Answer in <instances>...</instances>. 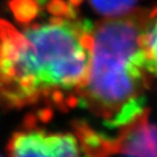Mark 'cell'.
Listing matches in <instances>:
<instances>
[{
  "label": "cell",
  "instance_id": "obj_1",
  "mask_svg": "<svg viewBox=\"0 0 157 157\" xmlns=\"http://www.w3.org/2000/svg\"><path fill=\"white\" fill-rule=\"evenodd\" d=\"M92 30L89 20L26 26L27 42L15 45L12 59L0 58V109L35 108L51 115L77 106L90 58L79 37Z\"/></svg>",
  "mask_w": 157,
  "mask_h": 157
},
{
  "label": "cell",
  "instance_id": "obj_2",
  "mask_svg": "<svg viewBox=\"0 0 157 157\" xmlns=\"http://www.w3.org/2000/svg\"><path fill=\"white\" fill-rule=\"evenodd\" d=\"M148 12L137 8L124 17H109L93 26L87 76L79 102L112 127L137 117L151 83L140 34Z\"/></svg>",
  "mask_w": 157,
  "mask_h": 157
},
{
  "label": "cell",
  "instance_id": "obj_3",
  "mask_svg": "<svg viewBox=\"0 0 157 157\" xmlns=\"http://www.w3.org/2000/svg\"><path fill=\"white\" fill-rule=\"evenodd\" d=\"M119 128L117 136L107 137L79 124L77 136L83 157H157V124H150L147 109Z\"/></svg>",
  "mask_w": 157,
  "mask_h": 157
},
{
  "label": "cell",
  "instance_id": "obj_4",
  "mask_svg": "<svg viewBox=\"0 0 157 157\" xmlns=\"http://www.w3.org/2000/svg\"><path fill=\"white\" fill-rule=\"evenodd\" d=\"M7 152L8 157H83L75 133L49 130L35 118L12 135Z\"/></svg>",
  "mask_w": 157,
  "mask_h": 157
},
{
  "label": "cell",
  "instance_id": "obj_5",
  "mask_svg": "<svg viewBox=\"0 0 157 157\" xmlns=\"http://www.w3.org/2000/svg\"><path fill=\"white\" fill-rule=\"evenodd\" d=\"M140 45L149 73L157 77V6L148 14L146 27L140 34Z\"/></svg>",
  "mask_w": 157,
  "mask_h": 157
},
{
  "label": "cell",
  "instance_id": "obj_6",
  "mask_svg": "<svg viewBox=\"0 0 157 157\" xmlns=\"http://www.w3.org/2000/svg\"><path fill=\"white\" fill-rule=\"evenodd\" d=\"M98 14L106 17H124L135 10L140 0H89Z\"/></svg>",
  "mask_w": 157,
  "mask_h": 157
},
{
  "label": "cell",
  "instance_id": "obj_7",
  "mask_svg": "<svg viewBox=\"0 0 157 157\" xmlns=\"http://www.w3.org/2000/svg\"><path fill=\"white\" fill-rule=\"evenodd\" d=\"M8 7L17 22L22 26L32 22L39 15H43L42 8L34 0H10Z\"/></svg>",
  "mask_w": 157,
  "mask_h": 157
},
{
  "label": "cell",
  "instance_id": "obj_8",
  "mask_svg": "<svg viewBox=\"0 0 157 157\" xmlns=\"http://www.w3.org/2000/svg\"><path fill=\"white\" fill-rule=\"evenodd\" d=\"M69 5L65 0H49L45 4V8L55 17H65L69 10Z\"/></svg>",
  "mask_w": 157,
  "mask_h": 157
},
{
  "label": "cell",
  "instance_id": "obj_9",
  "mask_svg": "<svg viewBox=\"0 0 157 157\" xmlns=\"http://www.w3.org/2000/svg\"><path fill=\"white\" fill-rule=\"evenodd\" d=\"M49 23H51V25H55V26H63V25H65L67 23V21L63 19V17H51L50 19H49Z\"/></svg>",
  "mask_w": 157,
  "mask_h": 157
},
{
  "label": "cell",
  "instance_id": "obj_10",
  "mask_svg": "<svg viewBox=\"0 0 157 157\" xmlns=\"http://www.w3.org/2000/svg\"><path fill=\"white\" fill-rule=\"evenodd\" d=\"M34 1H35V2H36V4H37V5H39L41 8H43V7L45 6V4H47V1H48V0H34Z\"/></svg>",
  "mask_w": 157,
  "mask_h": 157
},
{
  "label": "cell",
  "instance_id": "obj_11",
  "mask_svg": "<svg viewBox=\"0 0 157 157\" xmlns=\"http://www.w3.org/2000/svg\"><path fill=\"white\" fill-rule=\"evenodd\" d=\"M69 1H70V4H71V5L76 6V7H78V6L83 2V0H69Z\"/></svg>",
  "mask_w": 157,
  "mask_h": 157
}]
</instances>
